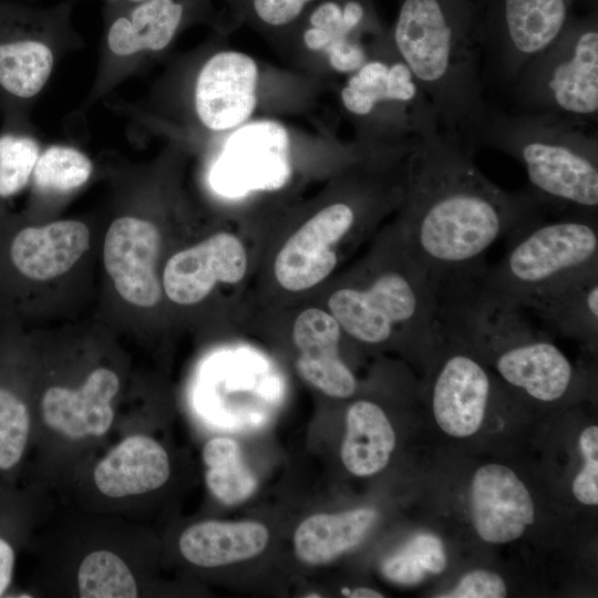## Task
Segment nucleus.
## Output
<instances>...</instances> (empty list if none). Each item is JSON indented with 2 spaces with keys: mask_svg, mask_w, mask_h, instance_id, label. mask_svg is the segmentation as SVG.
<instances>
[{
  "mask_svg": "<svg viewBox=\"0 0 598 598\" xmlns=\"http://www.w3.org/2000/svg\"><path fill=\"white\" fill-rule=\"evenodd\" d=\"M474 153L439 130L408 155L401 231L436 292L481 277L487 250L544 209L527 188L509 192L488 179Z\"/></svg>",
  "mask_w": 598,
  "mask_h": 598,
  "instance_id": "1",
  "label": "nucleus"
},
{
  "mask_svg": "<svg viewBox=\"0 0 598 598\" xmlns=\"http://www.w3.org/2000/svg\"><path fill=\"white\" fill-rule=\"evenodd\" d=\"M486 0H400L392 41L429 97L441 132L475 150L492 106L483 76Z\"/></svg>",
  "mask_w": 598,
  "mask_h": 598,
  "instance_id": "2",
  "label": "nucleus"
},
{
  "mask_svg": "<svg viewBox=\"0 0 598 598\" xmlns=\"http://www.w3.org/2000/svg\"><path fill=\"white\" fill-rule=\"evenodd\" d=\"M480 146L516 159L526 172V188L544 208L597 216L596 130L492 105L475 138Z\"/></svg>",
  "mask_w": 598,
  "mask_h": 598,
  "instance_id": "3",
  "label": "nucleus"
},
{
  "mask_svg": "<svg viewBox=\"0 0 598 598\" xmlns=\"http://www.w3.org/2000/svg\"><path fill=\"white\" fill-rule=\"evenodd\" d=\"M391 264L365 286L336 290L328 300L331 316L360 342L382 344L400 337L426 358L436 346L437 292L402 231Z\"/></svg>",
  "mask_w": 598,
  "mask_h": 598,
  "instance_id": "4",
  "label": "nucleus"
},
{
  "mask_svg": "<svg viewBox=\"0 0 598 598\" xmlns=\"http://www.w3.org/2000/svg\"><path fill=\"white\" fill-rule=\"evenodd\" d=\"M511 235L504 256L475 281L491 301L525 309L532 298L598 269L597 216L569 212L550 221L538 216Z\"/></svg>",
  "mask_w": 598,
  "mask_h": 598,
  "instance_id": "5",
  "label": "nucleus"
},
{
  "mask_svg": "<svg viewBox=\"0 0 598 598\" xmlns=\"http://www.w3.org/2000/svg\"><path fill=\"white\" fill-rule=\"evenodd\" d=\"M74 0L38 6L0 0V111L6 126L29 113L66 54L84 47L72 22Z\"/></svg>",
  "mask_w": 598,
  "mask_h": 598,
  "instance_id": "6",
  "label": "nucleus"
},
{
  "mask_svg": "<svg viewBox=\"0 0 598 598\" xmlns=\"http://www.w3.org/2000/svg\"><path fill=\"white\" fill-rule=\"evenodd\" d=\"M503 97L514 112L595 128L598 120V7L573 14L561 34L518 74Z\"/></svg>",
  "mask_w": 598,
  "mask_h": 598,
  "instance_id": "7",
  "label": "nucleus"
},
{
  "mask_svg": "<svg viewBox=\"0 0 598 598\" xmlns=\"http://www.w3.org/2000/svg\"><path fill=\"white\" fill-rule=\"evenodd\" d=\"M206 0H142L106 2L99 62L92 87L79 111L86 113L117 85L166 50L189 17Z\"/></svg>",
  "mask_w": 598,
  "mask_h": 598,
  "instance_id": "8",
  "label": "nucleus"
},
{
  "mask_svg": "<svg viewBox=\"0 0 598 598\" xmlns=\"http://www.w3.org/2000/svg\"><path fill=\"white\" fill-rule=\"evenodd\" d=\"M598 0H486L483 76L489 103L564 31L574 13Z\"/></svg>",
  "mask_w": 598,
  "mask_h": 598,
  "instance_id": "9",
  "label": "nucleus"
},
{
  "mask_svg": "<svg viewBox=\"0 0 598 598\" xmlns=\"http://www.w3.org/2000/svg\"><path fill=\"white\" fill-rule=\"evenodd\" d=\"M289 136L275 121H257L234 132L210 169V185L224 196L281 187L290 175Z\"/></svg>",
  "mask_w": 598,
  "mask_h": 598,
  "instance_id": "10",
  "label": "nucleus"
},
{
  "mask_svg": "<svg viewBox=\"0 0 598 598\" xmlns=\"http://www.w3.org/2000/svg\"><path fill=\"white\" fill-rule=\"evenodd\" d=\"M437 340L445 357L434 377L431 402L434 419L448 435L466 437L481 427L492 395V381L478 357L440 327Z\"/></svg>",
  "mask_w": 598,
  "mask_h": 598,
  "instance_id": "11",
  "label": "nucleus"
},
{
  "mask_svg": "<svg viewBox=\"0 0 598 598\" xmlns=\"http://www.w3.org/2000/svg\"><path fill=\"white\" fill-rule=\"evenodd\" d=\"M159 246L158 228L146 217L123 214L107 228L104 267L117 293L133 306L150 308L161 300L155 269Z\"/></svg>",
  "mask_w": 598,
  "mask_h": 598,
  "instance_id": "12",
  "label": "nucleus"
},
{
  "mask_svg": "<svg viewBox=\"0 0 598 598\" xmlns=\"http://www.w3.org/2000/svg\"><path fill=\"white\" fill-rule=\"evenodd\" d=\"M258 70L247 54L223 51L200 66L193 90L197 121L205 128L220 132L236 127L256 106Z\"/></svg>",
  "mask_w": 598,
  "mask_h": 598,
  "instance_id": "13",
  "label": "nucleus"
},
{
  "mask_svg": "<svg viewBox=\"0 0 598 598\" xmlns=\"http://www.w3.org/2000/svg\"><path fill=\"white\" fill-rule=\"evenodd\" d=\"M357 223L355 208L332 204L302 225L283 245L275 260L278 282L290 291H301L323 280L337 265L334 246Z\"/></svg>",
  "mask_w": 598,
  "mask_h": 598,
  "instance_id": "14",
  "label": "nucleus"
},
{
  "mask_svg": "<svg viewBox=\"0 0 598 598\" xmlns=\"http://www.w3.org/2000/svg\"><path fill=\"white\" fill-rule=\"evenodd\" d=\"M247 269L246 251L231 234L218 233L173 255L163 272L166 296L178 305L203 300L217 282L235 283Z\"/></svg>",
  "mask_w": 598,
  "mask_h": 598,
  "instance_id": "15",
  "label": "nucleus"
},
{
  "mask_svg": "<svg viewBox=\"0 0 598 598\" xmlns=\"http://www.w3.org/2000/svg\"><path fill=\"white\" fill-rule=\"evenodd\" d=\"M470 508L478 536L492 544L519 538L535 516L525 484L509 467L501 464H487L475 472Z\"/></svg>",
  "mask_w": 598,
  "mask_h": 598,
  "instance_id": "16",
  "label": "nucleus"
},
{
  "mask_svg": "<svg viewBox=\"0 0 598 598\" xmlns=\"http://www.w3.org/2000/svg\"><path fill=\"white\" fill-rule=\"evenodd\" d=\"M118 390V375L109 368H96L76 388L47 389L40 403L42 419L70 439L102 436L113 423L112 402Z\"/></svg>",
  "mask_w": 598,
  "mask_h": 598,
  "instance_id": "17",
  "label": "nucleus"
},
{
  "mask_svg": "<svg viewBox=\"0 0 598 598\" xmlns=\"http://www.w3.org/2000/svg\"><path fill=\"white\" fill-rule=\"evenodd\" d=\"M340 336L338 321L317 308L303 310L293 323L299 374L323 393L343 399L354 393L357 381L339 355Z\"/></svg>",
  "mask_w": 598,
  "mask_h": 598,
  "instance_id": "18",
  "label": "nucleus"
},
{
  "mask_svg": "<svg viewBox=\"0 0 598 598\" xmlns=\"http://www.w3.org/2000/svg\"><path fill=\"white\" fill-rule=\"evenodd\" d=\"M164 447L146 435H132L114 446L95 466L93 478L105 496L120 498L157 489L169 477Z\"/></svg>",
  "mask_w": 598,
  "mask_h": 598,
  "instance_id": "19",
  "label": "nucleus"
},
{
  "mask_svg": "<svg viewBox=\"0 0 598 598\" xmlns=\"http://www.w3.org/2000/svg\"><path fill=\"white\" fill-rule=\"evenodd\" d=\"M267 527L254 520H206L186 528L179 537L183 557L200 567H217L246 560L267 546Z\"/></svg>",
  "mask_w": 598,
  "mask_h": 598,
  "instance_id": "20",
  "label": "nucleus"
},
{
  "mask_svg": "<svg viewBox=\"0 0 598 598\" xmlns=\"http://www.w3.org/2000/svg\"><path fill=\"white\" fill-rule=\"evenodd\" d=\"M533 310L550 328L594 347L598 337V269L567 280L534 298Z\"/></svg>",
  "mask_w": 598,
  "mask_h": 598,
  "instance_id": "21",
  "label": "nucleus"
},
{
  "mask_svg": "<svg viewBox=\"0 0 598 598\" xmlns=\"http://www.w3.org/2000/svg\"><path fill=\"white\" fill-rule=\"evenodd\" d=\"M494 367L506 383L545 403L563 399L575 374L566 355L540 337Z\"/></svg>",
  "mask_w": 598,
  "mask_h": 598,
  "instance_id": "22",
  "label": "nucleus"
},
{
  "mask_svg": "<svg viewBox=\"0 0 598 598\" xmlns=\"http://www.w3.org/2000/svg\"><path fill=\"white\" fill-rule=\"evenodd\" d=\"M378 513L363 507L340 514H316L296 529L297 557L309 565H324L357 547L367 536Z\"/></svg>",
  "mask_w": 598,
  "mask_h": 598,
  "instance_id": "23",
  "label": "nucleus"
},
{
  "mask_svg": "<svg viewBox=\"0 0 598 598\" xmlns=\"http://www.w3.org/2000/svg\"><path fill=\"white\" fill-rule=\"evenodd\" d=\"M346 427L341 445L346 468L357 476L383 470L394 450L395 433L381 406L367 400L354 402L347 411Z\"/></svg>",
  "mask_w": 598,
  "mask_h": 598,
  "instance_id": "24",
  "label": "nucleus"
},
{
  "mask_svg": "<svg viewBox=\"0 0 598 598\" xmlns=\"http://www.w3.org/2000/svg\"><path fill=\"white\" fill-rule=\"evenodd\" d=\"M203 460L207 487L223 504L243 503L255 493L257 478L235 440L224 436L209 440L203 448Z\"/></svg>",
  "mask_w": 598,
  "mask_h": 598,
  "instance_id": "25",
  "label": "nucleus"
},
{
  "mask_svg": "<svg viewBox=\"0 0 598 598\" xmlns=\"http://www.w3.org/2000/svg\"><path fill=\"white\" fill-rule=\"evenodd\" d=\"M93 171L87 154L75 146L53 144L41 151L31 179L39 196H61L84 186Z\"/></svg>",
  "mask_w": 598,
  "mask_h": 598,
  "instance_id": "26",
  "label": "nucleus"
},
{
  "mask_svg": "<svg viewBox=\"0 0 598 598\" xmlns=\"http://www.w3.org/2000/svg\"><path fill=\"white\" fill-rule=\"evenodd\" d=\"M13 379L0 370V471L4 472L21 462L31 430L28 403Z\"/></svg>",
  "mask_w": 598,
  "mask_h": 598,
  "instance_id": "27",
  "label": "nucleus"
},
{
  "mask_svg": "<svg viewBox=\"0 0 598 598\" xmlns=\"http://www.w3.org/2000/svg\"><path fill=\"white\" fill-rule=\"evenodd\" d=\"M41 151L31 125L4 126L0 133V200L13 197L30 183Z\"/></svg>",
  "mask_w": 598,
  "mask_h": 598,
  "instance_id": "28",
  "label": "nucleus"
},
{
  "mask_svg": "<svg viewBox=\"0 0 598 598\" xmlns=\"http://www.w3.org/2000/svg\"><path fill=\"white\" fill-rule=\"evenodd\" d=\"M79 595L83 598H134L136 580L124 560L110 550L84 557L78 570Z\"/></svg>",
  "mask_w": 598,
  "mask_h": 598,
  "instance_id": "29",
  "label": "nucleus"
},
{
  "mask_svg": "<svg viewBox=\"0 0 598 598\" xmlns=\"http://www.w3.org/2000/svg\"><path fill=\"white\" fill-rule=\"evenodd\" d=\"M446 566L442 542L432 534H419L385 558L382 574L399 585H415L427 574H440Z\"/></svg>",
  "mask_w": 598,
  "mask_h": 598,
  "instance_id": "30",
  "label": "nucleus"
},
{
  "mask_svg": "<svg viewBox=\"0 0 598 598\" xmlns=\"http://www.w3.org/2000/svg\"><path fill=\"white\" fill-rule=\"evenodd\" d=\"M579 447L585 460L581 471L573 482L575 497L585 505L598 504V427H586L579 436Z\"/></svg>",
  "mask_w": 598,
  "mask_h": 598,
  "instance_id": "31",
  "label": "nucleus"
},
{
  "mask_svg": "<svg viewBox=\"0 0 598 598\" xmlns=\"http://www.w3.org/2000/svg\"><path fill=\"white\" fill-rule=\"evenodd\" d=\"M251 16L271 28H281L296 22L309 4L316 0H243Z\"/></svg>",
  "mask_w": 598,
  "mask_h": 598,
  "instance_id": "32",
  "label": "nucleus"
},
{
  "mask_svg": "<svg viewBox=\"0 0 598 598\" xmlns=\"http://www.w3.org/2000/svg\"><path fill=\"white\" fill-rule=\"evenodd\" d=\"M506 592L505 581L499 575L480 569L466 574L452 590L440 597L502 598Z\"/></svg>",
  "mask_w": 598,
  "mask_h": 598,
  "instance_id": "33",
  "label": "nucleus"
},
{
  "mask_svg": "<svg viewBox=\"0 0 598 598\" xmlns=\"http://www.w3.org/2000/svg\"><path fill=\"white\" fill-rule=\"evenodd\" d=\"M324 51L329 54L331 66L342 73L355 72L369 59L359 38H344L331 42Z\"/></svg>",
  "mask_w": 598,
  "mask_h": 598,
  "instance_id": "34",
  "label": "nucleus"
},
{
  "mask_svg": "<svg viewBox=\"0 0 598 598\" xmlns=\"http://www.w3.org/2000/svg\"><path fill=\"white\" fill-rule=\"evenodd\" d=\"M16 555L12 545L0 536V597L8 590L14 570Z\"/></svg>",
  "mask_w": 598,
  "mask_h": 598,
  "instance_id": "35",
  "label": "nucleus"
},
{
  "mask_svg": "<svg viewBox=\"0 0 598 598\" xmlns=\"http://www.w3.org/2000/svg\"><path fill=\"white\" fill-rule=\"evenodd\" d=\"M303 42L310 50H324L330 35L326 30L309 25L303 32Z\"/></svg>",
  "mask_w": 598,
  "mask_h": 598,
  "instance_id": "36",
  "label": "nucleus"
},
{
  "mask_svg": "<svg viewBox=\"0 0 598 598\" xmlns=\"http://www.w3.org/2000/svg\"><path fill=\"white\" fill-rule=\"evenodd\" d=\"M347 596L352 597V598H382L383 597V595L380 594L379 591L367 588V587H359L352 591H348Z\"/></svg>",
  "mask_w": 598,
  "mask_h": 598,
  "instance_id": "37",
  "label": "nucleus"
},
{
  "mask_svg": "<svg viewBox=\"0 0 598 598\" xmlns=\"http://www.w3.org/2000/svg\"><path fill=\"white\" fill-rule=\"evenodd\" d=\"M142 0H106V2H128V3H133V2H140Z\"/></svg>",
  "mask_w": 598,
  "mask_h": 598,
  "instance_id": "38",
  "label": "nucleus"
},
{
  "mask_svg": "<svg viewBox=\"0 0 598 598\" xmlns=\"http://www.w3.org/2000/svg\"><path fill=\"white\" fill-rule=\"evenodd\" d=\"M306 597H320L319 595H306Z\"/></svg>",
  "mask_w": 598,
  "mask_h": 598,
  "instance_id": "39",
  "label": "nucleus"
}]
</instances>
